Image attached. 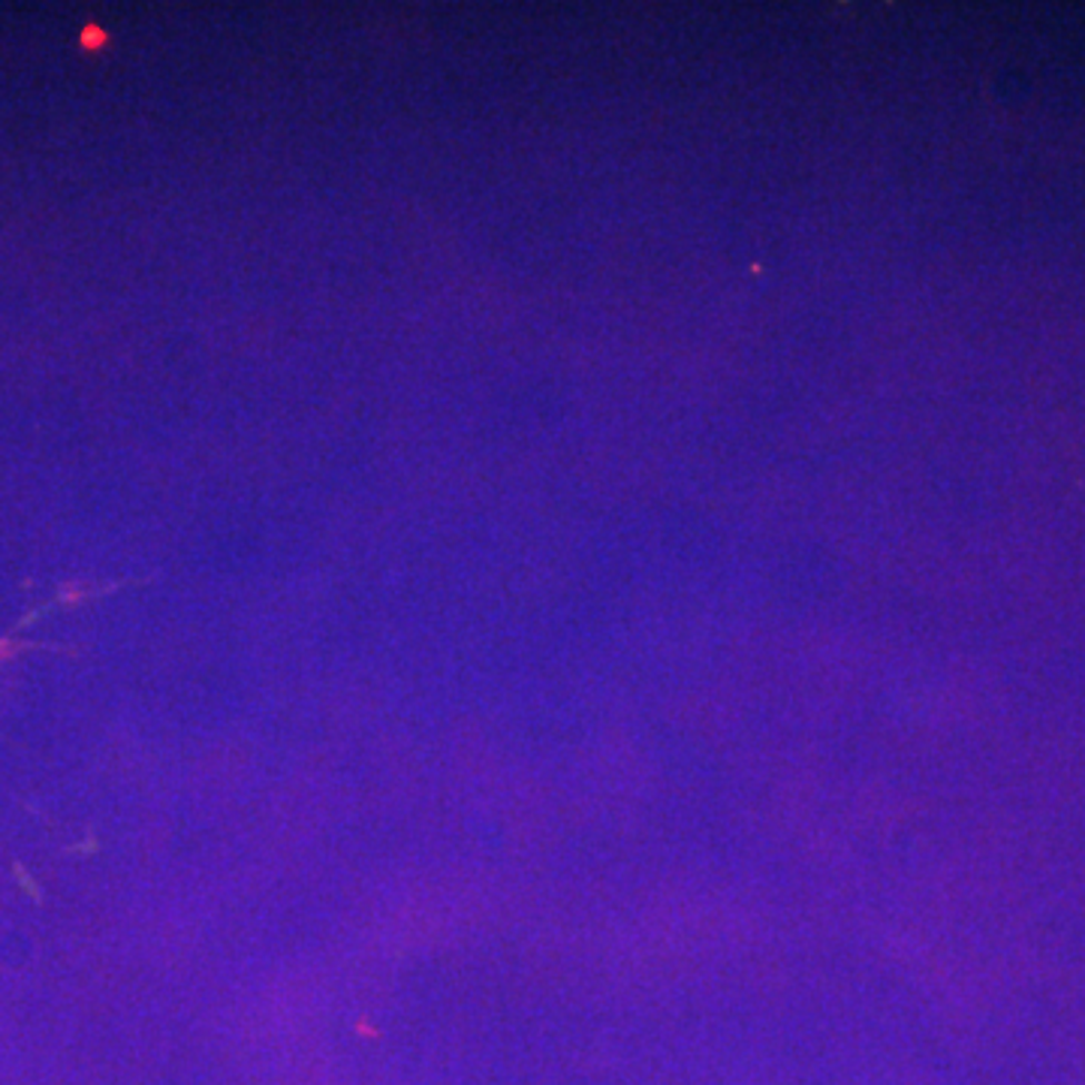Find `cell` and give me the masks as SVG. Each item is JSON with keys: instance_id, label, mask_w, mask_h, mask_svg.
<instances>
[]
</instances>
